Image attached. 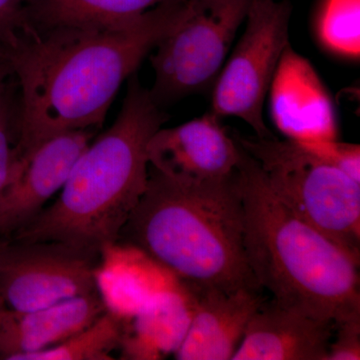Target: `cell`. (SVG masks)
Segmentation results:
<instances>
[{
	"label": "cell",
	"instance_id": "6da1fadb",
	"mask_svg": "<svg viewBox=\"0 0 360 360\" xmlns=\"http://www.w3.org/2000/svg\"><path fill=\"white\" fill-rule=\"evenodd\" d=\"M188 9L167 0L124 25L22 34L6 54L21 91L18 161L58 135L101 129L123 82Z\"/></svg>",
	"mask_w": 360,
	"mask_h": 360
},
{
	"label": "cell",
	"instance_id": "7a4b0ae2",
	"mask_svg": "<svg viewBox=\"0 0 360 360\" xmlns=\"http://www.w3.org/2000/svg\"><path fill=\"white\" fill-rule=\"evenodd\" d=\"M167 120L134 73L115 122L80 153L56 200L11 239L101 255L115 245L148 187V142Z\"/></svg>",
	"mask_w": 360,
	"mask_h": 360
},
{
	"label": "cell",
	"instance_id": "3957f363",
	"mask_svg": "<svg viewBox=\"0 0 360 360\" xmlns=\"http://www.w3.org/2000/svg\"><path fill=\"white\" fill-rule=\"evenodd\" d=\"M122 239L191 290H262L246 259L238 170L226 179L186 184L150 167Z\"/></svg>",
	"mask_w": 360,
	"mask_h": 360
},
{
	"label": "cell",
	"instance_id": "277c9868",
	"mask_svg": "<svg viewBox=\"0 0 360 360\" xmlns=\"http://www.w3.org/2000/svg\"><path fill=\"white\" fill-rule=\"evenodd\" d=\"M236 170L246 259L260 288L335 326L360 319V257L293 212L241 146Z\"/></svg>",
	"mask_w": 360,
	"mask_h": 360
},
{
	"label": "cell",
	"instance_id": "5b68a950",
	"mask_svg": "<svg viewBox=\"0 0 360 360\" xmlns=\"http://www.w3.org/2000/svg\"><path fill=\"white\" fill-rule=\"evenodd\" d=\"M272 191L298 217L360 257V182L300 142L234 135Z\"/></svg>",
	"mask_w": 360,
	"mask_h": 360
},
{
	"label": "cell",
	"instance_id": "8992f818",
	"mask_svg": "<svg viewBox=\"0 0 360 360\" xmlns=\"http://www.w3.org/2000/svg\"><path fill=\"white\" fill-rule=\"evenodd\" d=\"M250 0H189L184 20L161 40L150 58L151 96L165 108L217 82Z\"/></svg>",
	"mask_w": 360,
	"mask_h": 360
},
{
	"label": "cell",
	"instance_id": "52a82bcc",
	"mask_svg": "<svg viewBox=\"0 0 360 360\" xmlns=\"http://www.w3.org/2000/svg\"><path fill=\"white\" fill-rule=\"evenodd\" d=\"M292 7L288 0H250L246 27L214 82L212 112L243 120L260 139H270L264 106L270 84L290 45Z\"/></svg>",
	"mask_w": 360,
	"mask_h": 360
},
{
	"label": "cell",
	"instance_id": "ba28073f",
	"mask_svg": "<svg viewBox=\"0 0 360 360\" xmlns=\"http://www.w3.org/2000/svg\"><path fill=\"white\" fill-rule=\"evenodd\" d=\"M101 255L52 241L0 239V295L7 309L30 311L94 292Z\"/></svg>",
	"mask_w": 360,
	"mask_h": 360
},
{
	"label": "cell",
	"instance_id": "9c48e42d",
	"mask_svg": "<svg viewBox=\"0 0 360 360\" xmlns=\"http://www.w3.org/2000/svg\"><path fill=\"white\" fill-rule=\"evenodd\" d=\"M212 111L169 129H158L148 146L149 165L186 184L226 179L236 172L240 146Z\"/></svg>",
	"mask_w": 360,
	"mask_h": 360
},
{
	"label": "cell",
	"instance_id": "30bf717a",
	"mask_svg": "<svg viewBox=\"0 0 360 360\" xmlns=\"http://www.w3.org/2000/svg\"><path fill=\"white\" fill-rule=\"evenodd\" d=\"M96 129L66 132L40 144L25 160L0 196V239L11 238L30 224L63 188L75 160Z\"/></svg>",
	"mask_w": 360,
	"mask_h": 360
},
{
	"label": "cell",
	"instance_id": "8fae6325",
	"mask_svg": "<svg viewBox=\"0 0 360 360\" xmlns=\"http://www.w3.org/2000/svg\"><path fill=\"white\" fill-rule=\"evenodd\" d=\"M270 115L277 129L290 141L338 139L333 98L311 63L288 45L269 87Z\"/></svg>",
	"mask_w": 360,
	"mask_h": 360
},
{
	"label": "cell",
	"instance_id": "7c38bea8",
	"mask_svg": "<svg viewBox=\"0 0 360 360\" xmlns=\"http://www.w3.org/2000/svg\"><path fill=\"white\" fill-rule=\"evenodd\" d=\"M335 324L264 303L251 317L232 360H326Z\"/></svg>",
	"mask_w": 360,
	"mask_h": 360
},
{
	"label": "cell",
	"instance_id": "4fadbf2b",
	"mask_svg": "<svg viewBox=\"0 0 360 360\" xmlns=\"http://www.w3.org/2000/svg\"><path fill=\"white\" fill-rule=\"evenodd\" d=\"M189 290L194 296L193 321L174 359H232L251 317L265 302L262 290Z\"/></svg>",
	"mask_w": 360,
	"mask_h": 360
},
{
	"label": "cell",
	"instance_id": "5bb4252c",
	"mask_svg": "<svg viewBox=\"0 0 360 360\" xmlns=\"http://www.w3.org/2000/svg\"><path fill=\"white\" fill-rule=\"evenodd\" d=\"M108 311L99 290L30 311L6 309L0 319V359L22 360L63 342Z\"/></svg>",
	"mask_w": 360,
	"mask_h": 360
},
{
	"label": "cell",
	"instance_id": "9a60e30c",
	"mask_svg": "<svg viewBox=\"0 0 360 360\" xmlns=\"http://www.w3.org/2000/svg\"><path fill=\"white\" fill-rule=\"evenodd\" d=\"M194 296L184 284L156 293L127 321L120 347L123 359L158 360L174 354L186 340Z\"/></svg>",
	"mask_w": 360,
	"mask_h": 360
},
{
	"label": "cell",
	"instance_id": "2e32d148",
	"mask_svg": "<svg viewBox=\"0 0 360 360\" xmlns=\"http://www.w3.org/2000/svg\"><path fill=\"white\" fill-rule=\"evenodd\" d=\"M120 257L111 255L97 272V288L110 311L129 321L156 293L175 285L179 281L148 255L127 246L124 264Z\"/></svg>",
	"mask_w": 360,
	"mask_h": 360
},
{
	"label": "cell",
	"instance_id": "e0dca14e",
	"mask_svg": "<svg viewBox=\"0 0 360 360\" xmlns=\"http://www.w3.org/2000/svg\"><path fill=\"white\" fill-rule=\"evenodd\" d=\"M165 1L167 0H25L26 32L124 25Z\"/></svg>",
	"mask_w": 360,
	"mask_h": 360
},
{
	"label": "cell",
	"instance_id": "ac0fdd59",
	"mask_svg": "<svg viewBox=\"0 0 360 360\" xmlns=\"http://www.w3.org/2000/svg\"><path fill=\"white\" fill-rule=\"evenodd\" d=\"M127 321L108 309L89 328L41 352L25 355L22 360H111V352L120 347Z\"/></svg>",
	"mask_w": 360,
	"mask_h": 360
},
{
	"label": "cell",
	"instance_id": "d6986e66",
	"mask_svg": "<svg viewBox=\"0 0 360 360\" xmlns=\"http://www.w3.org/2000/svg\"><path fill=\"white\" fill-rule=\"evenodd\" d=\"M315 30L326 51L340 58H359L360 0H319Z\"/></svg>",
	"mask_w": 360,
	"mask_h": 360
},
{
	"label": "cell",
	"instance_id": "ffe728a7",
	"mask_svg": "<svg viewBox=\"0 0 360 360\" xmlns=\"http://www.w3.org/2000/svg\"><path fill=\"white\" fill-rule=\"evenodd\" d=\"M321 160L360 182V148L359 144L335 141L300 142Z\"/></svg>",
	"mask_w": 360,
	"mask_h": 360
},
{
	"label": "cell",
	"instance_id": "44dd1931",
	"mask_svg": "<svg viewBox=\"0 0 360 360\" xmlns=\"http://www.w3.org/2000/svg\"><path fill=\"white\" fill-rule=\"evenodd\" d=\"M7 75L8 73L0 75V196L18 174L20 167L14 148L8 108L4 96V78Z\"/></svg>",
	"mask_w": 360,
	"mask_h": 360
},
{
	"label": "cell",
	"instance_id": "7402d4cb",
	"mask_svg": "<svg viewBox=\"0 0 360 360\" xmlns=\"http://www.w3.org/2000/svg\"><path fill=\"white\" fill-rule=\"evenodd\" d=\"M27 30L25 0H0V49H13Z\"/></svg>",
	"mask_w": 360,
	"mask_h": 360
},
{
	"label": "cell",
	"instance_id": "603a6c76",
	"mask_svg": "<svg viewBox=\"0 0 360 360\" xmlns=\"http://www.w3.org/2000/svg\"><path fill=\"white\" fill-rule=\"evenodd\" d=\"M326 360L360 359V319L342 322L335 328Z\"/></svg>",
	"mask_w": 360,
	"mask_h": 360
},
{
	"label": "cell",
	"instance_id": "cb8c5ba5",
	"mask_svg": "<svg viewBox=\"0 0 360 360\" xmlns=\"http://www.w3.org/2000/svg\"><path fill=\"white\" fill-rule=\"evenodd\" d=\"M4 63H8V60H7L6 51L0 49V65H4Z\"/></svg>",
	"mask_w": 360,
	"mask_h": 360
},
{
	"label": "cell",
	"instance_id": "d4e9b609",
	"mask_svg": "<svg viewBox=\"0 0 360 360\" xmlns=\"http://www.w3.org/2000/svg\"><path fill=\"white\" fill-rule=\"evenodd\" d=\"M2 73H11V68H9L8 63L0 65V75H2Z\"/></svg>",
	"mask_w": 360,
	"mask_h": 360
},
{
	"label": "cell",
	"instance_id": "484cf974",
	"mask_svg": "<svg viewBox=\"0 0 360 360\" xmlns=\"http://www.w3.org/2000/svg\"><path fill=\"white\" fill-rule=\"evenodd\" d=\"M6 309V303H4V300H2L1 295H0V319H1V315L4 314V310Z\"/></svg>",
	"mask_w": 360,
	"mask_h": 360
}]
</instances>
